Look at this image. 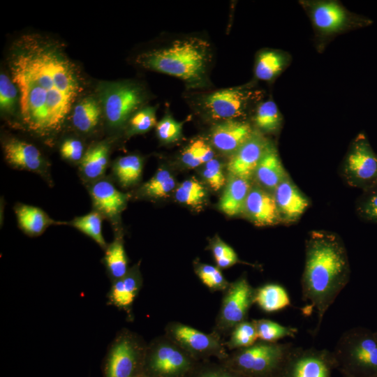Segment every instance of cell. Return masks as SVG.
<instances>
[{
	"instance_id": "2e32d148",
	"label": "cell",
	"mask_w": 377,
	"mask_h": 377,
	"mask_svg": "<svg viewBox=\"0 0 377 377\" xmlns=\"http://www.w3.org/2000/svg\"><path fill=\"white\" fill-rule=\"evenodd\" d=\"M281 222L293 223L299 220L310 205L309 198L288 175L272 193Z\"/></svg>"
},
{
	"instance_id": "681fc988",
	"label": "cell",
	"mask_w": 377,
	"mask_h": 377,
	"mask_svg": "<svg viewBox=\"0 0 377 377\" xmlns=\"http://www.w3.org/2000/svg\"><path fill=\"white\" fill-rule=\"evenodd\" d=\"M144 377H147V376H144Z\"/></svg>"
},
{
	"instance_id": "d590c367",
	"label": "cell",
	"mask_w": 377,
	"mask_h": 377,
	"mask_svg": "<svg viewBox=\"0 0 377 377\" xmlns=\"http://www.w3.org/2000/svg\"><path fill=\"white\" fill-rule=\"evenodd\" d=\"M214 152L205 140L197 139L183 151L181 160L188 168H194L214 158Z\"/></svg>"
},
{
	"instance_id": "e575fe53",
	"label": "cell",
	"mask_w": 377,
	"mask_h": 377,
	"mask_svg": "<svg viewBox=\"0 0 377 377\" xmlns=\"http://www.w3.org/2000/svg\"><path fill=\"white\" fill-rule=\"evenodd\" d=\"M230 334L228 341L225 342L226 348L230 350L249 347L258 341L253 320H246L238 324Z\"/></svg>"
},
{
	"instance_id": "d6986e66",
	"label": "cell",
	"mask_w": 377,
	"mask_h": 377,
	"mask_svg": "<svg viewBox=\"0 0 377 377\" xmlns=\"http://www.w3.org/2000/svg\"><path fill=\"white\" fill-rule=\"evenodd\" d=\"M6 161L13 167L44 175L47 163L38 149L25 141L10 138L3 143Z\"/></svg>"
},
{
	"instance_id": "cb8c5ba5",
	"label": "cell",
	"mask_w": 377,
	"mask_h": 377,
	"mask_svg": "<svg viewBox=\"0 0 377 377\" xmlns=\"http://www.w3.org/2000/svg\"><path fill=\"white\" fill-rule=\"evenodd\" d=\"M110 147L107 142H99L91 145L80 162L82 175L90 180L101 177L105 172L109 158Z\"/></svg>"
},
{
	"instance_id": "9a60e30c",
	"label": "cell",
	"mask_w": 377,
	"mask_h": 377,
	"mask_svg": "<svg viewBox=\"0 0 377 377\" xmlns=\"http://www.w3.org/2000/svg\"><path fill=\"white\" fill-rule=\"evenodd\" d=\"M269 142L255 129L251 138L230 156L227 166L229 175L251 179Z\"/></svg>"
},
{
	"instance_id": "6da1fadb",
	"label": "cell",
	"mask_w": 377,
	"mask_h": 377,
	"mask_svg": "<svg viewBox=\"0 0 377 377\" xmlns=\"http://www.w3.org/2000/svg\"><path fill=\"white\" fill-rule=\"evenodd\" d=\"M19 92L21 121L41 137L59 132L81 89V77L59 42L38 34L20 37L8 56Z\"/></svg>"
},
{
	"instance_id": "8fae6325",
	"label": "cell",
	"mask_w": 377,
	"mask_h": 377,
	"mask_svg": "<svg viewBox=\"0 0 377 377\" xmlns=\"http://www.w3.org/2000/svg\"><path fill=\"white\" fill-rule=\"evenodd\" d=\"M255 293L256 288L245 275L230 283L223 291L213 332L220 337L230 334L235 327L246 320L249 311L255 304Z\"/></svg>"
},
{
	"instance_id": "52a82bcc",
	"label": "cell",
	"mask_w": 377,
	"mask_h": 377,
	"mask_svg": "<svg viewBox=\"0 0 377 377\" xmlns=\"http://www.w3.org/2000/svg\"><path fill=\"white\" fill-rule=\"evenodd\" d=\"M198 362L164 335L147 346L145 376L191 377L198 367Z\"/></svg>"
},
{
	"instance_id": "c3c4849f",
	"label": "cell",
	"mask_w": 377,
	"mask_h": 377,
	"mask_svg": "<svg viewBox=\"0 0 377 377\" xmlns=\"http://www.w3.org/2000/svg\"><path fill=\"white\" fill-rule=\"evenodd\" d=\"M374 334H375V336H376V339H377V329H376V330L374 332Z\"/></svg>"
},
{
	"instance_id": "e0dca14e",
	"label": "cell",
	"mask_w": 377,
	"mask_h": 377,
	"mask_svg": "<svg viewBox=\"0 0 377 377\" xmlns=\"http://www.w3.org/2000/svg\"><path fill=\"white\" fill-rule=\"evenodd\" d=\"M254 131L249 123L243 120L217 122L211 128V142L219 151L231 156L251 138Z\"/></svg>"
},
{
	"instance_id": "603a6c76",
	"label": "cell",
	"mask_w": 377,
	"mask_h": 377,
	"mask_svg": "<svg viewBox=\"0 0 377 377\" xmlns=\"http://www.w3.org/2000/svg\"><path fill=\"white\" fill-rule=\"evenodd\" d=\"M253 184L251 179L229 175L220 199V209L230 216L243 213L246 198Z\"/></svg>"
},
{
	"instance_id": "7c38bea8",
	"label": "cell",
	"mask_w": 377,
	"mask_h": 377,
	"mask_svg": "<svg viewBox=\"0 0 377 377\" xmlns=\"http://www.w3.org/2000/svg\"><path fill=\"white\" fill-rule=\"evenodd\" d=\"M165 336L199 361L211 357L222 360L228 355L221 337L207 334L179 322H170L165 327Z\"/></svg>"
},
{
	"instance_id": "f546056e",
	"label": "cell",
	"mask_w": 377,
	"mask_h": 377,
	"mask_svg": "<svg viewBox=\"0 0 377 377\" xmlns=\"http://www.w3.org/2000/svg\"><path fill=\"white\" fill-rule=\"evenodd\" d=\"M253 121L261 133H274L281 127L283 118L274 101L268 100L258 105Z\"/></svg>"
},
{
	"instance_id": "5b68a950",
	"label": "cell",
	"mask_w": 377,
	"mask_h": 377,
	"mask_svg": "<svg viewBox=\"0 0 377 377\" xmlns=\"http://www.w3.org/2000/svg\"><path fill=\"white\" fill-rule=\"evenodd\" d=\"M294 346L291 343L258 340L249 347L232 350L221 361L244 377H278Z\"/></svg>"
},
{
	"instance_id": "f6af8a7d",
	"label": "cell",
	"mask_w": 377,
	"mask_h": 377,
	"mask_svg": "<svg viewBox=\"0 0 377 377\" xmlns=\"http://www.w3.org/2000/svg\"><path fill=\"white\" fill-rule=\"evenodd\" d=\"M84 153L82 142L77 139H67L62 142L60 147L62 158L70 161L80 162Z\"/></svg>"
},
{
	"instance_id": "4316f807",
	"label": "cell",
	"mask_w": 377,
	"mask_h": 377,
	"mask_svg": "<svg viewBox=\"0 0 377 377\" xmlns=\"http://www.w3.org/2000/svg\"><path fill=\"white\" fill-rule=\"evenodd\" d=\"M289 57L274 50H264L256 57L254 73L257 79L263 81L274 80L286 68Z\"/></svg>"
},
{
	"instance_id": "5bb4252c",
	"label": "cell",
	"mask_w": 377,
	"mask_h": 377,
	"mask_svg": "<svg viewBox=\"0 0 377 377\" xmlns=\"http://www.w3.org/2000/svg\"><path fill=\"white\" fill-rule=\"evenodd\" d=\"M309 14L316 29L327 35L371 23V20L351 14L335 1L313 2L309 8Z\"/></svg>"
},
{
	"instance_id": "8d00e7d4",
	"label": "cell",
	"mask_w": 377,
	"mask_h": 377,
	"mask_svg": "<svg viewBox=\"0 0 377 377\" xmlns=\"http://www.w3.org/2000/svg\"><path fill=\"white\" fill-rule=\"evenodd\" d=\"M175 198L180 203L197 207L201 205L206 197L204 186L194 179L182 182L175 191Z\"/></svg>"
},
{
	"instance_id": "ee69618b",
	"label": "cell",
	"mask_w": 377,
	"mask_h": 377,
	"mask_svg": "<svg viewBox=\"0 0 377 377\" xmlns=\"http://www.w3.org/2000/svg\"><path fill=\"white\" fill-rule=\"evenodd\" d=\"M202 176L208 185L215 191L220 190L226 184V177L221 163L213 158L205 163Z\"/></svg>"
},
{
	"instance_id": "7dc6e473",
	"label": "cell",
	"mask_w": 377,
	"mask_h": 377,
	"mask_svg": "<svg viewBox=\"0 0 377 377\" xmlns=\"http://www.w3.org/2000/svg\"><path fill=\"white\" fill-rule=\"evenodd\" d=\"M342 377H353L347 374H342Z\"/></svg>"
},
{
	"instance_id": "b9f144b4",
	"label": "cell",
	"mask_w": 377,
	"mask_h": 377,
	"mask_svg": "<svg viewBox=\"0 0 377 377\" xmlns=\"http://www.w3.org/2000/svg\"><path fill=\"white\" fill-rule=\"evenodd\" d=\"M210 247L219 269L228 268L240 263L235 250L219 237L213 240Z\"/></svg>"
},
{
	"instance_id": "7a4b0ae2",
	"label": "cell",
	"mask_w": 377,
	"mask_h": 377,
	"mask_svg": "<svg viewBox=\"0 0 377 377\" xmlns=\"http://www.w3.org/2000/svg\"><path fill=\"white\" fill-rule=\"evenodd\" d=\"M348 252L341 237L331 231L315 230L305 241V260L301 278L306 315L317 313L316 335L328 309L347 286L350 278Z\"/></svg>"
},
{
	"instance_id": "3957f363",
	"label": "cell",
	"mask_w": 377,
	"mask_h": 377,
	"mask_svg": "<svg viewBox=\"0 0 377 377\" xmlns=\"http://www.w3.org/2000/svg\"><path fill=\"white\" fill-rule=\"evenodd\" d=\"M212 53L208 41L192 36L143 52L136 61L145 69L180 79L188 89H205L210 85Z\"/></svg>"
},
{
	"instance_id": "1f68e13d",
	"label": "cell",
	"mask_w": 377,
	"mask_h": 377,
	"mask_svg": "<svg viewBox=\"0 0 377 377\" xmlns=\"http://www.w3.org/2000/svg\"><path fill=\"white\" fill-rule=\"evenodd\" d=\"M103 216L97 211L75 218L69 224L91 237L103 249L108 246L102 235Z\"/></svg>"
},
{
	"instance_id": "bcb514c9",
	"label": "cell",
	"mask_w": 377,
	"mask_h": 377,
	"mask_svg": "<svg viewBox=\"0 0 377 377\" xmlns=\"http://www.w3.org/2000/svg\"><path fill=\"white\" fill-rule=\"evenodd\" d=\"M191 377H244L227 368L222 364L197 368Z\"/></svg>"
},
{
	"instance_id": "277c9868",
	"label": "cell",
	"mask_w": 377,
	"mask_h": 377,
	"mask_svg": "<svg viewBox=\"0 0 377 377\" xmlns=\"http://www.w3.org/2000/svg\"><path fill=\"white\" fill-rule=\"evenodd\" d=\"M341 374L353 377H377V339L364 327L345 331L332 351Z\"/></svg>"
},
{
	"instance_id": "8992f818",
	"label": "cell",
	"mask_w": 377,
	"mask_h": 377,
	"mask_svg": "<svg viewBox=\"0 0 377 377\" xmlns=\"http://www.w3.org/2000/svg\"><path fill=\"white\" fill-rule=\"evenodd\" d=\"M143 339L127 329L121 330L103 362V377H144L147 350Z\"/></svg>"
},
{
	"instance_id": "9c48e42d",
	"label": "cell",
	"mask_w": 377,
	"mask_h": 377,
	"mask_svg": "<svg viewBox=\"0 0 377 377\" xmlns=\"http://www.w3.org/2000/svg\"><path fill=\"white\" fill-rule=\"evenodd\" d=\"M98 101L106 119L118 128L142 108L146 96L142 88L131 82H103L97 86Z\"/></svg>"
},
{
	"instance_id": "d4e9b609",
	"label": "cell",
	"mask_w": 377,
	"mask_h": 377,
	"mask_svg": "<svg viewBox=\"0 0 377 377\" xmlns=\"http://www.w3.org/2000/svg\"><path fill=\"white\" fill-rule=\"evenodd\" d=\"M15 210L20 228L30 236L39 235L56 223L43 210L34 206L20 204Z\"/></svg>"
},
{
	"instance_id": "d6a6232c",
	"label": "cell",
	"mask_w": 377,
	"mask_h": 377,
	"mask_svg": "<svg viewBox=\"0 0 377 377\" xmlns=\"http://www.w3.org/2000/svg\"><path fill=\"white\" fill-rule=\"evenodd\" d=\"M256 325L258 340L266 342H278L286 337H295L298 329L284 326L268 319L253 320Z\"/></svg>"
},
{
	"instance_id": "74e56055",
	"label": "cell",
	"mask_w": 377,
	"mask_h": 377,
	"mask_svg": "<svg viewBox=\"0 0 377 377\" xmlns=\"http://www.w3.org/2000/svg\"><path fill=\"white\" fill-rule=\"evenodd\" d=\"M156 124V108L151 106L143 107L129 119L127 134L131 136L147 133Z\"/></svg>"
},
{
	"instance_id": "ab89813d",
	"label": "cell",
	"mask_w": 377,
	"mask_h": 377,
	"mask_svg": "<svg viewBox=\"0 0 377 377\" xmlns=\"http://www.w3.org/2000/svg\"><path fill=\"white\" fill-rule=\"evenodd\" d=\"M355 212L362 221L377 224V187L362 191L357 199Z\"/></svg>"
},
{
	"instance_id": "60d3db41",
	"label": "cell",
	"mask_w": 377,
	"mask_h": 377,
	"mask_svg": "<svg viewBox=\"0 0 377 377\" xmlns=\"http://www.w3.org/2000/svg\"><path fill=\"white\" fill-rule=\"evenodd\" d=\"M19 105V92L11 78L4 73L0 75V109L1 112L13 114Z\"/></svg>"
},
{
	"instance_id": "f1b7e54d",
	"label": "cell",
	"mask_w": 377,
	"mask_h": 377,
	"mask_svg": "<svg viewBox=\"0 0 377 377\" xmlns=\"http://www.w3.org/2000/svg\"><path fill=\"white\" fill-rule=\"evenodd\" d=\"M142 169V158L138 155L120 157L113 164V172L124 187L136 184L141 177Z\"/></svg>"
},
{
	"instance_id": "f35d334b",
	"label": "cell",
	"mask_w": 377,
	"mask_h": 377,
	"mask_svg": "<svg viewBox=\"0 0 377 377\" xmlns=\"http://www.w3.org/2000/svg\"><path fill=\"white\" fill-rule=\"evenodd\" d=\"M195 272L202 283L211 291L223 292L230 284L218 267L197 263Z\"/></svg>"
},
{
	"instance_id": "484cf974",
	"label": "cell",
	"mask_w": 377,
	"mask_h": 377,
	"mask_svg": "<svg viewBox=\"0 0 377 377\" xmlns=\"http://www.w3.org/2000/svg\"><path fill=\"white\" fill-rule=\"evenodd\" d=\"M102 112L98 100L93 96H87L80 100L73 108L72 122L79 131L87 133L98 125Z\"/></svg>"
},
{
	"instance_id": "ffe728a7",
	"label": "cell",
	"mask_w": 377,
	"mask_h": 377,
	"mask_svg": "<svg viewBox=\"0 0 377 377\" xmlns=\"http://www.w3.org/2000/svg\"><path fill=\"white\" fill-rule=\"evenodd\" d=\"M90 195L96 211L114 220L125 208L128 195L119 191L110 182L101 179L90 188Z\"/></svg>"
},
{
	"instance_id": "ba28073f",
	"label": "cell",
	"mask_w": 377,
	"mask_h": 377,
	"mask_svg": "<svg viewBox=\"0 0 377 377\" xmlns=\"http://www.w3.org/2000/svg\"><path fill=\"white\" fill-rule=\"evenodd\" d=\"M258 91L250 85L221 89L198 96L195 108L209 120H242Z\"/></svg>"
},
{
	"instance_id": "7402d4cb",
	"label": "cell",
	"mask_w": 377,
	"mask_h": 377,
	"mask_svg": "<svg viewBox=\"0 0 377 377\" xmlns=\"http://www.w3.org/2000/svg\"><path fill=\"white\" fill-rule=\"evenodd\" d=\"M142 284V276L136 265L128 269L124 276L113 282L108 294L109 303L130 315L133 303Z\"/></svg>"
},
{
	"instance_id": "44dd1931",
	"label": "cell",
	"mask_w": 377,
	"mask_h": 377,
	"mask_svg": "<svg viewBox=\"0 0 377 377\" xmlns=\"http://www.w3.org/2000/svg\"><path fill=\"white\" fill-rule=\"evenodd\" d=\"M288 175L276 147L269 142L253 174L257 184L272 193Z\"/></svg>"
},
{
	"instance_id": "4fadbf2b",
	"label": "cell",
	"mask_w": 377,
	"mask_h": 377,
	"mask_svg": "<svg viewBox=\"0 0 377 377\" xmlns=\"http://www.w3.org/2000/svg\"><path fill=\"white\" fill-rule=\"evenodd\" d=\"M337 369L332 351L294 346L278 377H332Z\"/></svg>"
},
{
	"instance_id": "4dcf8cb0",
	"label": "cell",
	"mask_w": 377,
	"mask_h": 377,
	"mask_svg": "<svg viewBox=\"0 0 377 377\" xmlns=\"http://www.w3.org/2000/svg\"><path fill=\"white\" fill-rule=\"evenodd\" d=\"M104 263L113 282L128 272V259L120 237L115 239L106 247Z\"/></svg>"
},
{
	"instance_id": "836d02e7",
	"label": "cell",
	"mask_w": 377,
	"mask_h": 377,
	"mask_svg": "<svg viewBox=\"0 0 377 377\" xmlns=\"http://www.w3.org/2000/svg\"><path fill=\"white\" fill-rule=\"evenodd\" d=\"M175 181L170 172L160 168L141 188L144 195L154 198L167 197L173 190Z\"/></svg>"
},
{
	"instance_id": "ac0fdd59",
	"label": "cell",
	"mask_w": 377,
	"mask_h": 377,
	"mask_svg": "<svg viewBox=\"0 0 377 377\" xmlns=\"http://www.w3.org/2000/svg\"><path fill=\"white\" fill-rule=\"evenodd\" d=\"M243 213L258 226H274L281 222L273 194L258 184H253Z\"/></svg>"
},
{
	"instance_id": "30bf717a",
	"label": "cell",
	"mask_w": 377,
	"mask_h": 377,
	"mask_svg": "<svg viewBox=\"0 0 377 377\" xmlns=\"http://www.w3.org/2000/svg\"><path fill=\"white\" fill-rule=\"evenodd\" d=\"M340 171L351 187L362 191L377 187V154L364 133H359L350 143Z\"/></svg>"
},
{
	"instance_id": "83f0119b",
	"label": "cell",
	"mask_w": 377,
	"mask_h": 377,
	"mask_svg": "<svg viewBox=\"0 0 377 377\" xmlns=\"http://www.w3.org/2000/svg\"><path fill=\"white\" fill-rule=\"evenodd\" d=\"M255 303L266 313L276 312L291 305L286 289L273 283L256 288Z\"/></svg>"
},
{
	"instance_id": "7bdbcfd3",
	"label": "cell",
	"mask_w": 377,
	"mask_h": 377,
	"mask_svg": "<svg viewBox=\"0 0 377 377\" xmlns=\"http://www.w3.org/2000/svg\"><path fill=\"white\" fill-rule=\"evenodd\" d=\"M182 124L170 115L165 116L156 125L158 138L165 143L178 140L182 136Z\"/></svg>"
}]
</instances>
